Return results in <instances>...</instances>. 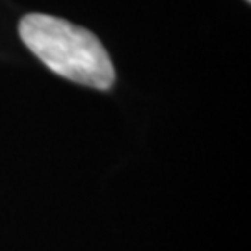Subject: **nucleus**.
Wrapping results in <instances>:
<instances>
[{"label": "nucleus", "instance_id": "nucleus-1", "mask_svg": "<svg viewBox=\"0 0 251 251\" xmlns=\"http://www.w3.org/2000/svg\"><path fill=\"white\" fill-rule=\"evenodd\" d=\"M19 36L36 58L63 78L102 91L114 86L112 60L88 28L47 13H28L19 23Z\"/></svg>", "mask_w": 251, "mask_h": 251}, {"label": "nucleus", "instance_id": "nucleus-2", "mask_svg": "<svg viewBox=\"0 0 251 251\" xmlns=\"http://www.w3.org/2000/svg\"><path fill=\"white\" fill-rule=\"evenodd\" d=\"M246 2H251V0H246Z\"/></svg>", "mask_w": 251, "mask_h": 251}]
</instances>
